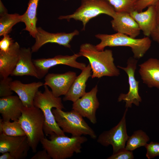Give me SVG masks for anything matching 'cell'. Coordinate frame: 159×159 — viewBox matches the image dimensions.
Here are the masks:
<instances>
[{
    "label": "cell",
    "mask_w": 159,
    "mask_h": 159,
    "mask_svg": "<svg viewBox=\"0 0 159 159\" xmlns=\"http://www.w3.org/2000/svg\"><path fill=\"white\" fill-rule=\"evenodd\" d=\"M81 56L79 52L72 55H58L52 58H39L33 61L42 79L47 74L50 68L58 65H65L82 70L86 65L77 61V58Z\"/></svg>",
    "instance_id": "cell-9"
},
{
    "label": "cell",
    "mask_w": 159,
    "mask_h": 159,
    "mask_svg": "<svg viewBox=\"0 0 159 159\" xmlns=\"http://www.w3.org/2000/svg\"><path fill=\"white\" fill-rule=\"evenodd\" d=\"M32 53L31 49L29 47L21 48L18 62L11 76H29L41 79L32 59Z\"/></svg>",
    "instance_id": "cell-17"
},
{
    "label": "cell",
    "mask_w": 159,
    "mask_h": 159,
    "mask_svg": "<svg viewBox=\"0 0 159 159\" xmlns=\"http://www.w3.org/2000/svg\"><path fill=\"white\" fill-rule=\"evenodd\" d=\"M0 41V51L8 52L14 44V41L8 34L5 35Z\"/></svg>",
    "instance_id": "cell-31"
},
{
    "label": "cell",
    "mask_w": 159,
    "mask_h": 159,
    "mask_svg": "<svg viewBox=\"0 0 159 159\" xmlns=\"http://www.w3.org/2000/svg\"><path fill=\"white\" fill-rule=\"evenodd\" d=\"M130 14L144 35L147 37L150 36L158 24L154 5L149 6L144 11L139 12L134 10Z\"/></svg>",
    "instance_id": "cell-19"
},
{
    "label": "cell",
    "mask_w": 159,
    "mask_h": 159,
    "mask_svg": "<svg viewBox=\"0 0 159 159\" xmlns=\"http://www.w3.org/2000/svg\"><path fill=\"white\" fill-rule=\"evenodd\" d=\"M154 5L157 23H159V0H158Z\"/></svg>",
    "instance_id": "cell-35"
},
{
    "label": "cell",
    "mask_w": 159,
    "mask_h": 159,
    "mask_svg": "<svg viewBox=\"0 0 159 159\" xmlns=\"http://www.w3.org/2000/svg\"><path fill=\"white\" fill-rule=\"evenodd\" d=\"M22 15L17 13L9 14L6 12L0 14V36L8 34L13 26L17 23L21 22Z\"/></svg>",
    "instance_id": "cell-24"
},
{
    "label": "cell",
    "mask_w": 159,
    "mask_h": 159,
    "mask_svg": "<svg viewBox=\"0 0 159 159\" xmlns=\"http://www.w3.org/2000/svg\"><path fill=\"white\" fill-rule=\"evenodd\" d=\"M12 81L9 76L1 78L0 81V97H4L12 95L13 94L10 83Z\"/></svg>",
    "instance_id": "cell-28"
},
{
    "label": "cell",
    "mask_w": 159,
    "mask_h": 159,
    "mask_svg": "<svg viewBox=\"0 0 159 159\" xmlns=\"http://www.w3.org/2000/svg\"><path fill=\"white\" fill-rule=\"evenodd\" d=\"M65 0V1H66V0Z\"/></svg>",
    "instance_id": "cell-37"
},
{
    "label": "cell",
    "mask_w": 159,
    "mask_h": 159,
    "mask_svg": "<svg viewBox=\"0 0 159 159\" xmlns=\"http://www.w3.org/2000/svg\"><path fill=\"white\" fill-rule=\"evenodd\" d=\"M0 159H14L11 154L9 152L2 153L0 156Z\"/></svg>",
    "instance_id": "cell-36"
},
{
    "label": "cell",
    "mask_w": 159,
    "mask_h": 159,
    "mask_svg": "<svg viewBox=\"0 0 159 159\" xmlns=\"http://www.w3.org/2000/svg\"><path fill=\"white\" fill-rule=\"evenodd\" d=\"M44 85L41 82L24 84L18 80L12 81L10 83L11 89L15 92L22 102L24 106L30 107L34 106V97L39 88Z\"/></svg>",
    "instance_id": "cell-16"
},
{
    "label": "cell",
    "mask_w": 159,
    "mask_h": 159,
    "mask_svg": "<svg viewBox=\"0 0 159 159\" xmlns=\"http://www.w3.org/2000/svg\"><path fill=\"white\" fill-rule=\"evenodd\" d=\"M139 66V72L143 83L150 88L159 89V59L150 58Z\"/></svg>",
    "instance_id": "cell-20"
},
{
    "label": "cell",
    "mask_w": 159,
    "mask_h": 159,
    "mask_svg": "<svg viewBox=\"0 0 159 159\" xmlns=\"http://www.w3.org/2000/svg\"><path fill=\"white\" fill-rule=\"evenodd\" d=\"M95 37L100 40V42L95 46L98 50H103L107 47H129L135 59L143 57L150 48L152 43L149 37L136 38L117 32L112 34H98Z\"/></svg>",
    "instance_id": "cell-4"
},
{
    "label": "cell",
    "mask_w": 159,
    "mask_h": 159,
    "mask_svg": "<svg viewBox=\"0 0 159 159\" xmlns=\"http://www.w3.org/2000/svg\"><path fill=\"white\" fill-rule=\"evenodd\" d=\"M137 60L135 58H130L127 60V66L123 67L118 66L117 67L124 70L128 77L129 90L126 94L121 93L118 98V101H124L126 102L125 107H131L132 104L138 106L142 101L139 93V81L136 80L135 73L136 69Z\"/></svg>",
    "instance_id": "cell-10"
},
{
    "label": "cell",
    "mask_w": 159,
    "mask_h": 159,
    "mask_svg": "<svg viewBox=\"0 0 159 159\" xmlns=\"http://www.w3.org/2000/svg\"><path fill=\"white\" fill-rule=\"evenodd\" d=\"M21 48L15 42L6 52L0 51V75L5 78L11 75L18 62Z\"/></svg>",
    "instance_id": "cell-21"
},
{
    "label": "cell",
    "mask_w": 159,
    "mask_h": 159,
    "mask_svg": "<svg viewBox=\"0 0 159 159\" xmlns=\"http://www.w3.org/2000/svg\"><path fill=\"white\" fill-rule=\"evenodd\" d=\"M51 158L44 149L38 151L31 158V159H51Z\"/></svg>",
    "instance_id": "cell-33"
},
{
    "label": "cell",
    "mask_w": 159,
    "mask_h": 159,
    "mask_svg": "<svg viewBox=\"0 0 159 159\" xmlns=\"http://www.w3.org/2000/svg\"><path fill=\"white\" fill-rule=\"evenodd\" d=\"M21 112L18 121L25 133L30 148L35 153L39 143L45 137L44 115L40 109L34 105L30 107L24 106Z\"/></svg>",
    "instance_id": "cell-5"
},
{
    "label": "cell",
    "mask_w": 159,
    "mask_h": 159,
    "mask_svg": "<svg viewBox=\"0 0 159 159\" xmlns=\"http://www.w3.org/2000/svg\"><path fill=\"white\" fill-rule=\"evenodd\" d=\"M149 138L146 133L142 130L134 132L132 135L129 137L125 148L132 151L141 146H145L149 140Z\"/></svg>",
    "instance_id": "cell-26"
},
{
    "label": "cell",
    "mask_w": 159,
    "mask_h": 159,
    "mask_svg": "<svg viewBox=\"0 0 159 159\" xmlns=\"http://www.w3.org/2000/svg\"><path fill=\"white\" fill-rule=\"evenodd\" d=\"M127 109L126 108L118 124L109 130L103 132L97 140V142L103 146L111 145L113 153L125 148L126 143L129 137L127 133L125 118Z\"/></svg>",
    "instance_id": "cell-8"
},
{
    "label": "cell",
    "mask_w": 159,
    "mask_h": 159,
    "mask_svg": "<svg viewBox=\"0 0 159 159\" xmlns=\"http://www.w3.org/2000/svg\"><path fill=\"white\" fill-rule=\"evenodd\" d=\"M53 113L59 127L64 133L71 134L72 136L88 135L95 139L97 135L93 129L78 112L72 110L64 112L62 110L53 109Z\"/></svg>",
    "instance_id": "cell-6"
},
{
    "label": "cell",
    "mask_w": 159,
    "mask_h": 159,
    "mask_svg": "<svg viewBox=\"0 0 159 159\" xmlns=\"http://www.w3.org/2000/svg\"><path fill=\"white\" fill-rule=\"evenodd\" d=\"M116 13L113 7L105 0H81L80 6L72 14L60 16V20L66 19L69 21L73 19L82 22V30L91 19L102 14L113 18Z\"/></svg>",
    "instance_id": "cell-7"
},
{
    "label": "cell",
    "mask_w": 159,
    "mask_h": 159,
    "mask_svg": "<svg viewBox=\"0 0 159 159\" xmlns=\"http://www.w3.org/2000/svg\"><path fill=\"white\" fill-rule=\"evenodd\" d=\"M77 77L76 73L68 71L64 73H48L45 76L44 85L50 88L53 94L59 97L67 93Z\"/></svg>",
    "instance_id": "cell-14"
},
{
    "label": "cell",
    "mask_w": 159,
    "mask_h": 159,
    "mask_svg": "<svg viewBox=\"0 0 159 159\" xmlns=\"http://www.w3.org/2000/svg\"><path fill=\"white\" fill-rule=\"evenodd\" d=\"M92 69L89 64L77 76L69 90L64 95V101H70L73 102L82 96L85 93L86 82L91 77Z\"/></svg>",
    "instance_id": "cell-22"
},
{
    "label": "cell",
    "mask_w": 159,
    "mask_h": 159,
    "mask_svg": "<svg viewBox=\"0 0 159 159\" xmlns=\"http://www.w3.org/2000/svg\"><path fill=\"white\" fill-rule=\"evenodd\" d=\"M147 150L146 157L149 159L159 156V143L151 142L145 146Z\"/></svg>",
    "instance_id": "cell-29"
},
{
    "label": "cell",
    "mask_w": 159,
    "mask_h": 159,
    "mask_svg": "<svg viewBox=\"0 0 159 159\" xmlns=\"http://www.w3.org/2000/svg\"><path fill=\"white\" fill-rule=\"evenodd\" d=\"M5 135L18 136L26 135L25 133L18 120L4 121L0 119V134Z\"/></svg>",
    "instance_id": "cell-25"
},
{
    "label": "cell",
    "mask_w": 159,
    "mask_h": 159,
    "mask_svg": "<svg viewBox=\"0 0 159 159\" xmlns=\"http://www.w3.org/2000/svg\"><path fill=\"white\" fill-rule=\"evenodd\" d=\"M30 148L26 135L13 136L0 134V153L9 152L14 159H23Z\"/></svg>",
    "instance_id": "cell-12"
},
{
    "label": "cell",
    "mask_w": 159,
    "mask_h": 159,
    "mask_svg": "<svg viewBox=\"0 0 159 159\" xmlns=\"http://www.w3.org/2000/svg\"><path fill=\"white\" fill-rule=\"evenodd\" d=\"M24 106L19 97L12 95L0 99V113L4 121L18 120Z\"/></svg>",
    "instance_id": "cell-18"
},
{
    "label": "cell",
    "mask_w": 159,
    "mask_h": 159,
    "mask_svg": "<svg viewBox=\"0 0 159 159\" xmlns=\"http://www.w3.org/2000/svg\"><path fill=\"white\" fill-rule=\"evenodd\" d=\"M79 33V32L76 29L69 33H53L45 31L41 27H37V32L34 38L35 42L31 48L32 52V53L37 52L42 46L48 43H56L70 48L71 41Z\"/></svg>",
    "instance_id": "cell-13"
},
{
    "label": "cell",
    "mask_w": 159,
    "mask_h": 159,
    "mask_svg": "<svg viewBox=\"0 0 159 159\" xmlns=\"http://www.w3.org/2000/svg\"><path fill=\"white\" fill-rule=\"evenodd\" d=\"M98 92L97 85L89 92L73 102L72 109L83 117L87 118L93 124L97 122L96 112L100 103L97 97Z\"/></svg>",
    "instance_id": "cell-11"
},
{
    "label": "cell",
    "mask_w": 159,
    "mask_h": 159,
    "mask_svg": "<svg viewBox=\"0 0 159 159\" xmlns=\"http://www.w3.org/2000/svg\"><path fill=\"white\" fill-rule=\"evenodd\" d=\"M39 1L29 0L26 11L22 15L21 22L24 23L26 26L24 30L28 31L34 38L37 32V9Z\"/></svg>",
    "instance_id": "cell-23"
},
{
    "label": "cell",
    "mask_w": 159,
    "mask_h": 159,
    "mask_svg": "<svg viewBox=\"0 0 159 159\" xmlns=\"http://www.w3.org/2000/svg\"><path fill=\"white\" fill-rule=\"evenodd\" d=\"M114 8L116 12L130 13L134 10L136 4L139 0H105Z\"/></svg>",
    "instance_id": "cell-27"
},
{
    "label": "cell",
    "mask_w": 159,
    "mask_h": 159,
    "mask_svg": "<svg viewBox=\"0 0 159 159\" xmlns=\"http://www.w3.org/2000/svg\"><path fill=\"white\" fill-rule=\"evenodd\" d=\"M79 53L87 58L92 72L91 77L100 78L102 77L117 76L119 69L114 63L112 52L110 49L99 51L95 46L85 43L80 46Z\"/></svg>",
    "instance_id": "cell-1"
},
{
    "label": "cell",
    "mask_w": 159,
    "mask_h": 159,
    "mask_svg": "<svg viewBox=\"0 0 159 159\" xmlns=\"http://www.w3.org/2000/svg\"><path fill=\"white\" fill-rule=\"evenodd\" d=\"M49 136V139L44 137L40 143L53 159H66L81 153L82 145L87 140L83 136L69 137L54 133Z\"/></svg>",
    "instance_id": "cell-2"
},
{
    "label": "cell",
    "mask_w": 159,
    "mask_h": 159,
    "mask_svg": "<svg viewBox=\"0 0 159 159\" xmlns=\"http://www.w3.org/2000/svg\"><path fill=\"white\" fill-rule=\"evenodd\" d=\"M112 27L117 32L136 38L140 29L136 22L127 12H116L111 21Z\"/></svg>",
    "instance_id": "cell-15"
},
{
    "label": "cell",
    "mask_w": 159,
    "mask_h": 159,
    "mask_svg": "<svg viewBox=\"0 0 159 159\" xmlns=\"http://www.w3.org/2000/svg\"><path fill=\"white\" fill-rule=\"evenodd\" d=\"M134 158L132 151L122 149L108 157V159H132Z\"/></svg>",
    "instance_id": "cell-30"
},
{
    "label": "cell",
    "mask_w": 159,
    "mask_h": 159,
    "mask_svg": "<svg viewBox=\"0 0 159 159\" xmlns=\"http://www.w3.org/2000/svg\"><path fill=\"white\" fill-rule=\"evenodd\" d=\"M43 92L38 91L33 101V105L42 111L44 116L43 130L44 133L50 135L53 133L58 135H65L64 132L59 127L52 111L53 108L62 110L64 107L61 98L55 96L48 87L44 85Z\"/></svg>",
    "instance_id": "cell-3"
},
{
    "label": "cell",
    "mask_w": 159,
    "mask_h": 159,
    "mask_svg": "<svg viewBox=\"0 0 159 159\" xmlns=\"http://www.w3.org/2000/svg\"><path fill=\"white\" fill-rule=\"evenodd\" d=\"M158 0H139L134 7V10L139 12L142 11L150 6L154 5Z\"/></svg>",
    "instance_id": "cell-32"
},
{
    "label": "cell",
    "mask_w": 159,
    "mask_h": 159,
    "mask_svg": "<svg viewBox=\"0 0 159 159\" xmlns=\"http://www.w3.org/2000/svg\"><path fill=\"white\" fill-rule=\"evenodd\" d=\"M150 36L154 41L159 44V23L157 24Z\"/></svg>",
    "instance_id": "cell-34"
}]
</instances>
